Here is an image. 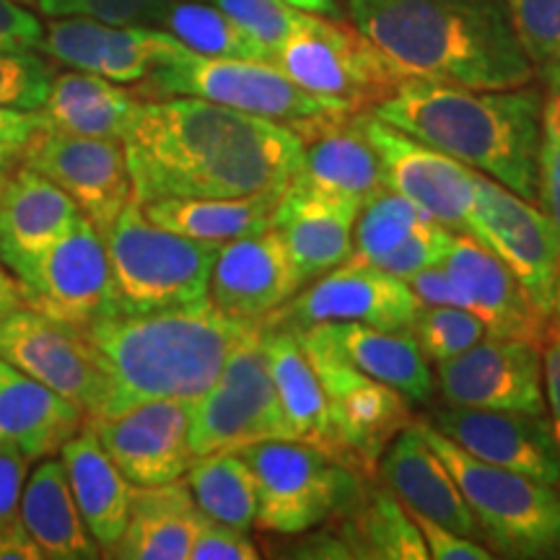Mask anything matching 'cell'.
Segmentation results:
<instances>
[{
    "label": "cell",
    "instance_id": "9c48e42d",
    "mask_svg": "<svg viewBox=\"0 0 560 560\" xmlns=\"http://www.w3.org/2000/svg\"><path fill=\"white\" fill-rule=\"evenodd\" d=\"M257 480V527L304 535L346 511L359 495V472L304 441H262L240 450Z\"/></svg>",
    "mask_w": 560,
    "mask_h": 560
},
{
    "label": "cell",
    "instance_id": "8d00e7d4",
    "mask_svg": "<svg viewBox=\"0 0 560 560\" xmlns=\"http://www.w3.org/2000/svg\"><path fill=\"white\" fill-rule=\"evenodd\" d=\"M185 482L195 503L210 520L236 529H252L257 522V480L240 452H213L195 457Z\"/></svg>",
    "mask_w": 560,
    "mask_h": 560
},
{
    "label": "cell",
    "instance_id": "bcb514c9",
    "mask_svg": "<svg viewBox=\"0 0 560 560\" xmlns=\"http://www.w3.org/2000/svg\"><path fill=\"white\" fill-rule=\"evenodd\" d=\"M452 229L441 226L439 221H429L425 226L412 231L400 247H395L374 265H380L382 270L392 272L395 278L410 280L416 272L444 262L446 252L452 247Z\"/></svg>",
    "mask_w": 560,
    "mask_h": 560
},
{
    "label": "cell",
    "instance_id": "db71d44e",
    "mask_svg": "<svg viewBox=\"0 0 560 560\" xmlns=\"http://www.w3.org/2000/svg\"><path fill=\"white\" fill-rule=\"evenodd\" d=\"M45 128L47 125L42 120L39 109L30 112L16 107H0V145L24 149V145Z\"/></svg>",
    "mask_w": 560,
    "mask_h": 560
},
{
    "label": "cell",
    "instance_id": "4316f807",
    "mask_svg": "<svg viewBox=\"0 0 560 560\" xmlns=\"http://www.w3.org/2000/svg\"><path fill=\"white\" fill-rule=\"evenodd\" d=\"M304 153L291 185L363 206L384 187L382 164L361 125V112L301 136Z\"/></svg>",
    "mask_w": 560,
    "mask_h": 560
},
{
    "label": "cell",
    "instance_id": "d6986e66",
    "mask_svg": "<svg viewBox=\"0 0 560 560\" xmlns=\"http://www.w3.org/2000/svg\"><path fill=\"white\" fill-rule=\"evenodd\" d=\"M190 423L192 402L187 400H149L117 416L86 420L132 486H161L185 478L195 462Z\"/></svg>",
    "mask_w": 560,
    "mask_h": 560
},
{
    "label": "cell",
    "instance_id": "d6a6232c",
    "mask_svg": "<svg viewBox=\"0 0 560 560\" xmlns=\"http://www.w3.org/2000/svg\"><path fill=\"white\" fill-rule=\"evenodd\" d=\"M19 516L45 560L102 558V548L75 506L62 459H39L37 470L21 490Z\"/></svg>",
    "mask_w": 560,
    "mask_h": 560
},
{
    "label": "cell",
    "instance_id": "6da1fadb",
    "mask_svg": "<svg viewBox=\"0 0 560 560\" xmlns=\"http://www.w3.org/2000/svg\"><path fill=\"white\" fill-rule=\"evenodd\" d=\"M122 145L140 206L283 195L304 153V140L285 125L195 96L140 102Z\"/></svg>",
    "mask_w": 560,
    "mask_h": 560
},
{
    "label": "cell",
    "instance_id": "816d5d0a",
    "mask_svg": "<svg viewBox=\"0 0 560 560\" xmlns=\"http://www.w3.org/2000/svg\"><path fill=\"white\" fill-rule=\"evenodd\" d=\"M542 389L548 418L560 446V322L548 319L542 338Z\"/></svg>",
    "mask_w": 560,
    "mask_h": 560
},
{
    "label": "cell",
    "instance_id": "f1b7e54d",
    "mask_svg": "<svg viewBox=\"0 0 560 560\" xmlns=\"http://www.w3.org/2000/svg\"><path fill=\"white\" fill-rule=\"evenodd\" d=\"M60 459L70 490H73L75 506H79L91 537L104 550V556H109L128 527L136 486L117 470L91 425L62 444Z\"/></svg>",
    "mask_w": 560,
    "mask_h": 560
},
{
    "label": "cell",
    "instance_id": "8992f818",
    "mask_svg": "<svg viewBox=\"0 0 560 560\" xmlns=\"http://www.w3.org/2000/svg\"><path fill=\"white\" fill-rule=\"evenodd\" d=\"M145 86L161 96H195L221 107L265 117L299 136L319 125L355 115L338 102L319 100L293 83L278 66L265 60L208 58L182 50L145 75Z\"/></svg>",
    "mask_w": 560,
    "mask_h": 560
},
{
    "label": "cell",
    "instance_id": "7402d4cb",
    "mask_svg": "<svg viewBox=\"0 0 560 560\" xmlns=\"http://www.w3.org/2000/svg\"><path fill=\"white\" fill-rule=\"evenodd\" d=\"M306 278L276 229L221 244L210 270L208 299L229 317L265 322L301 291Z\"/></svg>",
    "mask_w": 560,
    "mask_h": 560
},
{
    "label": "cell",
    "instance_id": "681fc988",
    "mask_svg": "<svg viewBox=\"0 0 560 560\" xmlns=\"http://www.w3.org/2000/svg\"><path fill=\"white\" fill-rule=\"evenodd\" d=\"M45 26L19 0H0V50H42Z\"/></svg>",
    "mask_w": 560,
    "mask_h": 560
},
{
    "label": "cell",
    "instance_id": "5bb4252c",
    "mask_svg": "<svg viewBox=\"0 0 560 560\" xmlns=\"http://www.w3.org/2000/svg\"><path fill=\"white\" fill-rule=\"evenodd\" d=\"M467 234L501 257L537 312L550 319L560 268V234L542 208L475 172V208Z\"/></svg>",
    "mask_w": 560,
    "mask_h": 560
},
{
    "label": "cell",
    "instance_id": "1f68e13d",
    "mask_svg": "<svg viewBox=\"0 0 560 560\" xmlns=\"http://www.w3.org/2000/svg\"><path fill=\"white\" fill-rule=\"evenodd\" d=\"M200 509L187 482L132 488L130 520L109 558L120 560H190Z\"/></svg>",
    "mask_w": 560,
    "mask_h": 560
},
{
    "label": "cell",
    "instance_id": "91938a15",
    "mask_svg": "<svg viewBox=\"0 0 560 560\" xmlns=\"http://www.w3.org/2000/svg\"><path fill=\"white\" fill-rule=\"evenodd\" d=\"M552 322H560V268H558V283H556V301H552Z\"/></svg>",
    "mask_w": 560,
    "mask_h": 560
},
{
    "label": "cell",
    "instance_id": "ac0fdd59",
    "mask_svg": "<svg viewBox=\"0 0 560 560\" xmlns=\"http://www.w3.org/2000/svg\"><path fill=\"white\" fill-rule=\"evenodd\" d=\"M21 164L55 182L102 236L132 200L122 140L66 136L45 128L21 149Z\"/></svg>",
    "mask_w": 560,
    "mask_h": 560
},
{
    "label": "cell",
    "instance_id": "5b68a950",
    "mask_svg": "<svg viewBox=\"0 0 560 560\" xmlns=\"http://www.w3.org/2000/svg\"><path fill=\"white\" fill-rule=\"evenodd\" d=\"M423 439L450 467L493 556L516 560L560 558V488L472 457L429 420Z\"/></svg>",
    "mask_w": 560,
    "mask_h": 560
},
{
    "label": "cell",
    "instance_id": "484cf974",
    "mask_svg": "<svg viewBox=\"0 0 560 560\" xmlns=\"http://www.w3.org/2000/svg\"><path fill=\"white\" fill-rule=\"evenodd\" d=\"M359 210L353 200L289 185L278 200L272 229L289 247L301 276L312 280L348 260Z\"/></svg>",
    "mask_w": 560,
    "mask_h": 560
},
{
    "label": "cell",
    "instance_id": "74e56055",
    "mask_svg": "<svg viewBox=\"0 0 560 560\" xmlns=\"http://www.w3.org/2000/svg\"><path fill=\"white\" fill-rule=\"evenodd\" d=\"M159 24L172 37H177L187 50L208 55V58H236V60H265L272 55L255 37L236 24L229 13L215 3L202 0H170Z\"/></svg>",
    "mask_w": 560,
    "mask_h": 560
},
{
    "label": "cell",
    "instance_id": "e575fe53",
    "mask_svg": "<svg viewBox=\"0 0 560 560\" xmlns=\"http://www.w3.org/2000/svg\"><path fill=\"white\" fill-rule=\"evenodd\" d=\"M280 195L252 198H164L143 202L145 219L198 242L226 244L272 226Z\"/></svg>",
    "mask_w": 560,
    "mask_h": 560
},
{
    "label": "cell",
    "instance_id": "d590c367",
    "mask_svg": "<svg viewBox=\"0 0 560 560\" xmlns=\"http://www.w3.org/2000/svg\"><path fill=\"white\" fill-rule=\"evenodd\" d=\"M338 537L350 558L380 560H429L423 535L402 501L389 488L359 490L353 503L342 511Z\"/></svg>",
    "mask_w": 560,
    "mask_h": 560
},
{
    "label": "cell",
    "instance_id": "30bf717a",
    "mask_svg": "<svg viewBox=\"0 0 560 560\" xmlns=\"http://www.w3.org/2000/svg\"><path fill=\"white\" fill-rule=\"evenodd\" d=\"M283 439H291V431L268 366L260 322L231 350L219 380L192 402L190 446L195 457H202Z\"/></svg>",
    "mask_w": 560,
    "mask_h": 560
},
{
    "label": "cell",
    "instance_id": "ba28073f",
    "mask_svg": "<svg viewBox=\"0 0 560 560\" xmlns=\"http://www.w3.org/2000/svg\"><path fill=\"white\" fill-rule=\"evenodd\" d=\"M272 66L310 94L353 112H371L408 81L359 26L314 13L278 47Z\"/></svg>",
    "mask_w": 560,
    "mask_h": 560
},
{
    "label": "cell",
    "instance_id": "f35d334b",
    "mask_svg": "<svg viewBox=\"0 0 560 560\" xmlns=\"http://www.w3.org/2000/svg\"><path fill=\"white\" fill-rule=\"evenodd\" d=\"M429 221H433L431 215H425L416 202L382 187L359 210L350 257L361 262H380L384 255L400 247L412 231L425 226Z\"/></svg>",
    "mask_w": 560,
    "mask_h": 560
},
{
    "label": "cell",
    "instance_id": "f6af8a7d",
    "mask_svg": "<svg viewBox=\"0 0 560 560\" xmlns=\"http://www.w3.org/2000/svg\"><path fill=\"white\" fill-rule=\"evenodd\" d=\"M170 0H37L52 19L83 16L107 24H159Z\"/></svg>",
    "mask_w": 560,
    "mask_h": 560
},
{
    "label": "cell",
    "instance_id": "3957f363",
    "mask_svg": "<svg viewBox=\"0 0 560 560\" xmlns=\"http://www.w3.org/2000/svg\"><path fill=\"white\" fill-rule=\"evenodd\" d=\"M257 325L229 317L210 299L143 314L115 312L94 322L86 332L109 382L100 418L149 400L195 402Z\"/></svg>",
    "mask_w": 560,
    "mask_h": 560
},
{
    "label": "cell",
    "instance_id": "7bdbcfd3",
    "mask_svg": "<svg viewBox=\"0 0 560 560\" xmlns=\"http://www.w3.org/2000/svg\"><path fill=\"white\" fill-rule=\"evenodd\" d=\"M52 79V66L34 50H0V107L37 112Z\"/></svg>",
    "mask_w": 560,
    "mask_h": 560
},
{
    "label": "cell",
    "instance_id": "d4e9b609",
    "mask_svg": "<svg viewBox=\"0 0 560 560\" xmlns=\"http://www.w3.org/2000/svg\"><path fill=\"white\" fill-rule=\"evenodd\" d=\"M81 215V208L55 182L19 164L0 192V260L16 278Z\"/></svg>",
    "mask_w": 560,
    "mask_h": 560
},
{
    "label": "cell",
    "instance_id": "cb8c5ba5",
    "mask_svg": "<svg viewBox=\"0 0 560 560\" xmlns=\"http://www.w3.org/2000/svg\"><path fill=\"white\" fill-rule=\"evenodd\" d=\"M376 467L405 509L416 511L462 537L478 540V522H475L457 480L423 439L418 423H410L389 441Z\"/></svg>",
    "mask_w": 560,
    "mask_h": 560
},
{
    "label": "cell",
    "instance_id": "60d3db41",
    "mask_svg": "<svg viewBox=\"0 0 560 560\" xmlns=\"http://www.w3.org/2000/svg\"><path fill=\"white\" fill-rule=\"evenodd\" d=\"M420 350L431 363L450 361L486 338V325L462 306H423L412 319Z\"/></svg>",
    "mask_w": 560,
    "mask_h": 560
},
{
    "label": "cell",
    "instance_id": "c3c4849f",
    "mask_svg": "<svg viewBox=\"0 0 560 560\" xmlns=\"http://www.w3.org/2000/svg\"><path fill=\"white\" fill-rule=\"evenodd\" d=\"M410 516L416 520L420 535H423V540H425V548H429V556L433 560H490V558H495L493 552L482 548L478 540L462 537V535H457V532L441 527V524L416 514V511H410Z\"/></svg>",
    "mask_w": 560,
    "mask_h": 560
},
{
    "label": "cell",
    "instance_id": "7a4b0ae2",
    "mask_svg": "<svg viewBox=\"0 0 560 560\" xmlns=\"http://www.w3.org/2000/svg\"><path fill=\"white\" fill-rule=\"evenodd\" d=\"M359 26L408 79L467 89L535 81L501 0H346Z\"/></svg>",
    "mask_w": 560,
    "mask_h": 560
},
{
    "label": "cell",
    "instance_id": "603a6c76",
    "mask_svg": "<svg viewBox=\"0 0 560 560\" xmlns=\"http://www.w3.org/2000/svg\"><path fill=\"white\" fill-rule=\"evenodd\" d=\"M441 265L457 283L465 310L486 325L488 335L542 342L548 319L537 312L514 272L486 244L465 231H454L452 247Z\"/></svg>",
    "mask_w": 560,
    "mask_h": 560
},
{
    "label": "cell",
    "instance_id": "e0dca14e",
    "mask_svg": "<svg viewBox=\"0 0 560 560\" xmlns=\"http://www.w3.org/2000/svg\"><path fill=\"white\" fill-rule=\"evenodd\" d=\"M361 125L380 156L384 187L416 202L441 226L467 234L475 208V170L371 112H361Z\"/></svg>",
    "mask_w": 560,
    "mask_h": 560
},
{
    "label": "cell",
    "instance_id": "ffe728a7",
    "mask_svg": "<svg viewBox=\"0 0 560 560\" xmlns=\"http://www.w3.org/2000/svg\"><path fill=\"white\" fill-rule=\"evenodd\" d=\"M429 423L472 457L560 488V446L548 416L446 405Z\"/></svg>",
    "mask_w": 560,
    "mask_h": 560
},
{
    "label": "cell",
    "instance_id": "11a10c76",
    "mask_svg": "<svg viewBox=\"0 0 560 560\" xmlns=\"http://www.w3.org/2000/svg\"><path fill=\"white\" fill-rule=\"evenodd\" d=\"M0 560H45L21 516L16 522L0 527Z\"/></svg>",
    "mask_w": 560,
    "mask_h": 560
},
{
    "label": "cell",
    "instance_id": "9f6ffc18",
    "mask_svg": "<svg viewBox=\"0 0 560 560\" xmlns=\"http://www.w3.org/2000/svg\"><path fill=\"white\" fill-rule=\"evenodd\" d=\"M19 306H24V299H21L16 278H11L9 272L0 268V319L9 317Z\"/></svg>",
    "mask_w": 560,
    "mask_h": 560
},
{
    "label": "cell",
    "instance_id": "7dc6e473",
    "mask_svg": "<svg viewBox=\"0 0 560 560\" xmlns=\"http://www.w3.org/2000/svg\"><path fill=\"white\" fill-rule=\"evenodd\" d=\"M260 550L249 540L247 532L210 520L200 511L198 529L190 548V560H257Z\"/></svg>",
    "mask_w": 560,
    "mask_h": 560
},
{
    "label": "cell",
    "instance_id": "9a60e30c",
    "mask_svg": "<svg viewBox=\"0 0 560 560\" xmlns=\"http://www.w3.org/2000/svg\"><path fill=\"white\" fill-rule=\"evenodd\" d=\"M420 301L408 280L395 278L374 262L348 257L338 268L322 272L306 291H296L265 327L310 330L335 322H359L376 330H410Z\"/></svg>",
    "mask_w": 560,
    "mask_h": 560
},
{
    "label": "cell",
    "instance_id": "7c38bea8",
    "mask_svg": "<svg viewBox=\"0 0 560 560\" xmlns=\"http://www.w3.org/2000/svg\"><path fill=\"white\" fill-rule=\"evenodd\" d=\"M325 389L327 408L353 470L371 472L389 441L412 423L410 405L397 389L371 380L335 350L322 335L296 330Z\"/></svg>",
    "mask_w": 560,
    "mask_h": 560
},
{
    "label": "cell",
    "instance_id": "4dcf8cb0",
    "mask_svg": "<svg viewBox=\"0 0 560 560\" xmlns=\"http://www.w3.org/2000/svg\"><path fill=\"white\" fill-rule=\"evenodd\" d=\"M322 338L371 380L397 389L412 405L429 402L436 382L412 330H376L359 322L314 327Z\"/></svg>",
    "mask_w": 560,
    "mask_h": 560
},
{
    "label": "cell",
    "instance_id": "f5cc1de1",
    "mask_svg": "<svg viewBox=\"0 0 560 560\" xmlns=\"http://www.w3.org/2000/svg\"><path fill=\"white\" fill-rule=\"evenodd\" d=\"M408 285L423 306H462L465 310V299H462L457 283L444 265H433V268L416 272L408 280Z\"/></svg>",
    "mask_w": 560,
    "mask_h": 560
},
{
    "label": "cell",
    "instance_id": "6f0895ef",
    "mask_svg": "<svg viewBox=\"0 0 560 560\" xmlns=\"http://www.w3.org/2000/svg\"><path fill=\"white\" fill-rule=\"evenodd\" d=\"M283 3H289L304 13H314V16H340V0H283Z\"/></svg>",
    "mask_w": 560,
    "mask_h": 560
},
{
    "label": "cell",
    "instance_id": "f907efd6",
    "mask_svg": "<svg viewBox=\"0 0 560 560\" xmlns=\"http://www.w3.org/2000/svg\"><path fill=\"white\" fill-rule=\"evenodd\" d=\"M30 459L13 446L0 444V527L19 520L21 490L26 482Z\"/></svg>",
    "mask_w": 560,
    "mask_h": 560
},
{
    "label": "cell",
    "instance_id": "836d02e7",
    "mask_svg": "<svg viewBox=\"0 0 560 560\" xmlns=\"http://www.w3.org/2000/svg\"><path fill=\"white\" fill-rule=\"evenodd\" d=\"M138 104L136 96L115 81L79 70V73L55 75L39 115L47 130L122 140Z\"/></svg>",
    "mask_w": 560,
    "mask_h": 560
},
{
    "label": "cell",
    "instance_id": "f546056e",
    "mask_svg": "<svg viewBox=\"0 0 560 560\" xmlns=\"http://www.w3.org/2000/svg\"><path fill=\"white\" fill-rule=\"evenodd\" d=\"M262 330L268 366L272 382H276L278 400L280 408H283L285 423H289L291 439L319 446V450L330 452L332 457H338L348 465L338 431L332 425L330 408H327L325 389H322L319 376L312 366L310 355H306L304 346H301L299 332L265 325Z\"/></svg>",
    "mask_w": 560,
    "mask_h": 560
},
{
    "label": "cell",
    "instance_id": "ab89813d",
    "mask_svg": "<svg viewBox=\"0 0 560 560\" xmlns=\"http://www.w3.org/2000/svg\"><path fill=\"white\" fill-rule=\"evenodd\" d=\"M535 75L560 89V0H503Z\"/></svg>",
    "mask_w": 560,
    "mask_h": 560
},
{
    "label": "cell",
    "instance_id": "8fae6325",
    "mask_svg": "<svg viewBox=\"0 0 560 560\" xmlns=\"http://www.w3.org/2000/svg\"><path fill=\"white\" fill-rule=\"evenodd\" d=\"M24 306L89 327L117 310L107 242L86 215L16 276Z\"/></svg>",
    "mask_w": 560,
    "mask_h": 560
},
{
    "label": "cell",
    "instance_id": "b9f144b4",
    "mask_svg": "<svg viewBox=\"0 0 560 560\" xmlns=\"http://www.w3.org/2000/svg\"><path fill=\"white\" fill-rule=\"evenodd\" d=\"M229 13L249 37H255L270 55L304 24L306 13L283 0H210ZM272 62V60H270Z\"/></svg>",
    "mask_w": 560,
    "mask_h": 560
},
{
    "label": "cell",
    "instance_id": "ee69618b",
    "mask_svg": "<svg viewBox=\"0 0 560 560\" xmlns=\"http://www.w3.org/2000/svg\"><path fill=\"white\" fill-rule=\"evenodd\" d=\"M537 206L560 234V89L542 96L540 153H537Z\"/></svg>",
    "mask_w": 560,
    "mask_h": 560
},
{
    "label": "cell",
    "instance_id": "2e32d148",
    "mask_svg": "<svg viewBox=\"0 0 560 560\" xmlns=\"http://www.w3.org/2000/svg\"><path fill=\"white\" fill-rule=\"evenodd\" d=\"M433 382L446 405L548 416L542 342L486 335L465 353L436 363Z\"/></svg>",
    "mask_w": 560,
    "mask_h": 560
},
{
    "label": "cell",
    "instance_id": "52a82bcc",
    "mask_svg": "<svg viewBox=\"0 0 560 560\" xmlns=\"http://www.w3.org/2000/svg\"><path fill=\"white\" fill-rule=\"evenodd\" d=\"M104 242L120 312L174 310L208 299L210 270L221 244L156 226L145 219L138 200L122 208Z\"/></svg>",
    "mask_w": 560,
    "mask_h": 560
},
{
    "label": "cell",
    "instance_id": "44dd1931",
    "mask_svg": "<svg viewBox=\"0 0 560 560\" xmlns=\"http://www.w3.org/2000/svg\"><path fill=\"white\" fill-rule=\"evenodd\" d=\"M42 50L62 66L102 75L115 83L143 81L153 68L185 50L170 32L143 24L68 16L45 26Z\"/></svg>",
    "mask_w": 560,
    "mask_h": 560
},
{
    "label": "cell",
    "instance_id": "83f0119b",
    "mask_svg": "<svg viewBox=\"0 0 560 560\" xmlns=\"http://www.w3.org/2000/svg\"><path fill=\"white\" fill-rule=\"evenodd\" d=\"M86 425V412L0 359V444L30 462L52 457Z\"/></svg>",
    "mask_w": 560,
    "mask_h": 560
},
{
    "label": "cell",
    "instance_id": "4fadbf2b",
    "mask_svg": "<svg viewBox=\"0 0 560 560\" xmlns=\"http://www.w3.org/2000/svg\"><path fill=\"white\" fill-rule=\"evenodd\" d=\"M0 359L58 392L86 412V420L107 408L109 382L86 327L19 306L0 319Z\"/></svg>",
    "mask_w": 560,
    "mask_h": 560
},
{
    "label": "cell",
    "instance_id": "680465c9",
    "mask_svg": "<svg viewBox=\"0 0 560 560\" xmlns=\"http://www.w3.org/2000/svg\"><path fill=\"white\" fill-rule=\"evenodd\" d=\"M21 164V149H13V145H0V192L9 185L13 172L19 170Z\"/></svg>",
    "mask_w": 560,
    "mask_h": 560
},
{
    "label": "cell",
    "instance_id": "277c9868",
    "mask_svg": "<svg viewBox=\"0 0 560 560\" xmlns=\"http://www.w3.org/2000/svg\"><path fill=\"white\" fill-rule=\"evenodd\" d=\"M371 115L537 202L542 122L537 89H467L408 79Z\"/></svg>",
    "mask_w": 560,
    "mask_h": 560
}]
</instances>
